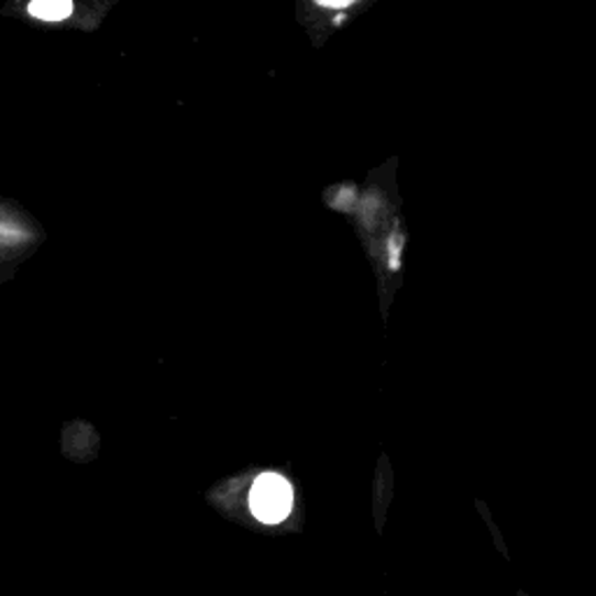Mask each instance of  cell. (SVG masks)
Returning a JSON list of instances; mask_svg holds the SVG:
<instances>
[{"instance_id": "cell-1", "label": "cell", "mask_w": 596, "mask_h": 596, "mask_svg": "<svg viewBox=\"0 0 596 596\" xmlns=\"http://www.w3.org/2000/svg\"><path fill=\"white\" fill-rule=\"evenodd\" d=\"M294 504L291 485L277 473H264L254 481L250 492V508L256 520L266 525L283 522Z\"/></svg>"}, {"instance_id": "cell-3", "label": "cell", "mask_w": 596, "mask_h": 596, "mask_svg": "<svg viewBox=\"0 0 596 596\" xmlns=\"http://www.w3.org/2000/svg\"><path fill=\"white\" fill-rule=\"evenodd\" d=\"M320 3L327 8H345V5L354 3V0H320Z\"/></svg>"}, {"instance_id": "cell-2", "label": "cell", "mask_w": 596, "mask_h": 596, "mask_svg": "<svg viewBox=\"0 0 596 596\" xmlns=\"http://www.w3.org/2000/svg\"><path fill=\"white\" fill-rule=\"evenodd\" d=\"M29 12L37 19H45V22H62V19L70 16L73 0H33Z\"/></svg>"}]
</instances>
